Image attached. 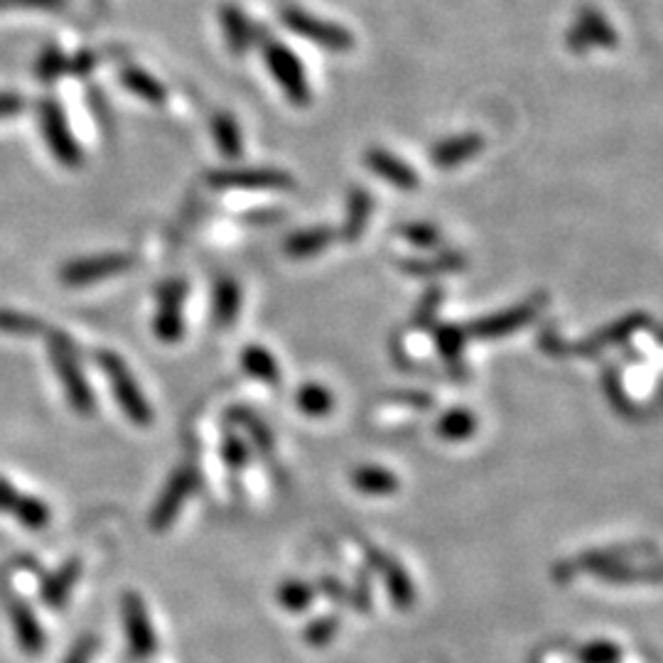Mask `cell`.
Listing matches in <instances>:
<instances>
[{
  "label": "cell",
  "mask_w": 663,
  "mask_h": 663,
  "mask_svg": "<svg viewBox=\"0 0 663 663\" xmlns=\"http://www.w3.org/2000/svg\"><path fill=\"white\" fill-rule=\"evenodd\" d=\"M206 182L216 190H290L296 188L288 172L276 168H246V170H212Z\"/></svg>",
  "instance_id": "10"
},
{
  "label": "cell",
  "mask_w": 663,
  "mask_h": 663,
  "mask_svg": "<svg viewBox=\"0 0 663 663\" xmlns=\"http://www.w3.org/2000/svg\"><path fill=\"white\" fill-rule=\"evenodd\" d=\"M352 482L364 494H391L398 489V480L382 467H359L352 474Z\"/></svg>",
  "instance_id": "28"
},
{
  "label": "cell",
  "mask_w": 663,
  "mask_h": 663,
  "mask_svg": "<svg viewBox=\"0 0 663 663\" xmlns=\"http://www.w3.org/2000/svg\"><path fill=\"white\" fill-rule=\"evenodd\" d=\"M35 69H38L40 82L52 84V82H57L64 72H67V60H64V54L57 47H47L40 54Z\"/></svg>",
  "instance_id": "34"
},
{
  "label": "cell",
  "mask_w": 663,
  "mask_h": 663,
  "mask_svg": "<svg viewBox=\"0 0 663 663\" xmlns=\"http://www.w3.org/2000/svg\"><path fill=\"white\" fill-rule=\"evenodd\" d=\"M366 165L372 168L374 175L384 178L386 182L394 184L400 190H416L418 188V175L408 162H404L396 156H391L384 148H372L366 153Z\"/></svg>",
  "instance_id": "17"
},
{
  "label": "cell",
  "mask_w": 663,
  "mask_h": 663,
  "mask_svg": "<svg viewBox=\"0 0 663 663\" xmlns=\"http://www.w3.org/2000/svg\"><path fill=\"white\" fill-rule=\"evenodd\" d=\"M546 308V296H534L528 298L521 306L511 308L506 312H496L489 314V318H482L470 324V334L482 336V340H496V336H506L514 334L516 330L526 328V324L534 322L538 314Z\"/></svg>",
  "instance_id": "12"
},
{
  "label": "cell",
  "mask_w": 663,
  "mask_h": 663,
  "mask_svg": "<svg viewBox=\"0 0 663 663\" xmlns=\"http://www.w3.org/2000/svg\"><path fill=\"white\" fill-rule=\"evenodd\" d=\"M372 210H374L372 194H368L364 188H352L350 194H346V214L340 232V236L346 244H354L362 238L368 220H372Z\"/></svg>",
  "instance_id": "19"
},
{
  "label": "cell",
  "mask_w": 663,
  "mask_h": 663,
  "mask_svg": "<svg viewBox=\"0 0 663 663\" xmlns=\"http://www.w3.org/2000/svg\"><path fill=\"white\" fill-rule=\"evenodd\" d=\"M435 344H438V352L450 364V368L458 372L464 352V330L455 328V324H442V328L435 330Z\"/></svg>",
  "instance_id": "32"
},
{
  "label": "cell",
  "mask_w": 663,
  "mask_h": 663,
  "mask_svg": "<svg viewBox=\"0 0 663 663\" xmlns=\"http://www.w3.org/2000/svg\"><path fill=\"white\" fill-rule=\"evenodd\" d=\"M188 298V282L172 278L158 288V314H156V334L162 342H178L184 334L182 302Z\"/></svg>",
  "instance_id": "13"
},
{
  "label": "cell",
  "mask_w": 663,
  "mask_h": 663,
  "mask_svg": "<svg viewBox=\"0 0 663 663\" xmlns=\"http://www.w3.org/2000/svg\"><path fill=\"white\" fill-rule=\"evenodd\" d=\"M276 600L278 605L282 607V610L288 612H306L308 607L312 605L314 600V590L302 580H286L280 582L278 592H276Z\"/></svg>",
  "instance_id": "31"
},
{
  "label": "cell",
  "mask_w": 663,
  "mask_h": 663,
  "mask_svg": "<svg viewBox=\"0 0 663 663\" xmlns=\"http://www.w3.org/2000/svg\"><path fill=\"white\" fill-rule=\"evenodd\" d=\"M0 514L13 516L28 531L47 528L52 521V509L40 496L20 492L8 477H0Z\"/></svg>",
  "instance_id": "11"
},
{
  "label": "cell",
  "mask_w": 663,
  "mask_h": 663,
  "mask_svg": "<svg viewBox=\"0 0 663 663\" xmlns=\"http://www.w3.org/2000/svg\"><path fill=\"white\" fill-rule=\"evenodd\" d=\"M222 458H224V462H226V467H229V470L238 472L248 464L252 452H248V445L242 438H238V435H226L224 442H222Z\"/></svg>",
  "instance_id": "36"
},
{
  "label": "cell",
  "mask_w": 663,
  "mask_h": 663,
  "mask_svg": "<svg viewBox=\"0 0 663 663\" xmlns=\"http://www.w3.org/2000/svg\"><path fill=\"white\" fill-rule=\"evenodd\" d=\"M332 242H334V232L330 226H310V229H300L296 234H290L282 248H286V254L290 258L302 260L322 254Z\"/></svg>",
  "instance_id": "21"
},
{
  "label": "cell",
  "mask_w": 663,
  "mask_h": 663,
  "mask_svg": "<svg viewBox=\"0 0 663 663\" xmlns=\"http://www.w3.org/2000/svg\"><path fill=\"white\" fill-rule=\"evenodd\" d=\"M280 20H282V25L296 32V35L306 38L324 50L350 52L354 47V35L350 30L336 25V23H330V20L314 18L312 13H308V10H302L298 6L282 8Z\"/></svg>",
  "instance_id": "4"
},
{
  "label": "cell",
  "mask_w": 663,
  "mask_h": 663,
  "mask_svg": "<svg viewBox=\"0 0 663 663\" xmlns=\"http://www.w3.org/2000/svg\"><path fill=\"white\" fill-rule=\"evenodd\" d=\"M229 420L236 423V426H242V428L248 432V438H252V442L256 445V448H258L260 452H264V455L274 452V445H276L274 432L268 430L266 423L260 420V418L256 416V413L246 410V408H236V410L229 413Z\"/></svg>",
  "instance_id": "29"
},
{
  "label": "cell",
  "mask_w": 663,
  "mask_h": 663,
  "mask_svg": "<svg viewBox=\"0 0 663 663\" xmlns=\"http://www.w3.org/2000/svg\"><path fill=\"white\" fill-rule=\"evenodd\" d=\"M121 619L128 639V649L133 659H150L158 651V634L150 619L148 605L138 592H126L121 597Z\"/></svg>",
  "instance_id": "7"
},
{
  "label": "cell",
  "mask_w": 663,
  "mask_h": 663,
  "mask_svg": "<svg viewBox=\"0 0 663 663\" xmlns=\"http://www.w3.org/2000/svg\"><path fill=\"white\" fill-rule=\"evenodd\" d=\"M617 45H619V38L614 28L610 25V20H607L597 8L582 6L578 10V15H575L573 28L568 30V47L575 54H585L592 47L612 50Z\"/></svg>",
  "instance_id": "9"
},
{
  "label": "cell",
  "mask_w": 663,
  "mask_h": 663,
  "mask_svg": "<svg viewBox=\"0 0 663 663\" xmlns=\"http://www.w3.org/2000/svg\"><path fill=\"white\" fill-rule=\"evenodd\" d=\"M619 656H622V651L612 644H607V641H600V644H592L580 651V659L585 663H617Z\"/></svg>",
  "instance_id": "38"
},
{
  "label": "cell",
  "mask_w": 663,
  "mask_h": 663,
  "mask_svg": "<svg viewBox=\"0 0 663 663\" xmlns=\"http://www.w3.org/2000/svg\"><path fill=\"white\" fill-rule=\"evenodd\" d=\"M264 60L280 89L286 92L288 99L296 106H308L312 99L308 74H306V67H302V62L296 57V52L286 45H280V42H276V40L266 38L264 40Z\"/></svg>",
  "instance_id": "5"
},
{
  "label": "cell",
  "mask_w": 663,
  "mask_h": 663,
  "mask_svg": "<svg viewBox=\"0 0 663 663\" xmlns=\"http://www.w3.org/2000/svg\"><path fill=\"white\" fill-rule=\"evenodd\" d=\"M336 629H340L336 617H320V619H314L306 632H302V639H306L310 646H328L334 639Z\"/></svg>",
  "instance_id": "37"
},
{
  "label": "cell",
  "mask_w": 663,
  "mask_h": 663,
  "mask_svg": "<svg viewBox=\"0 0 663 663\" xmlns=\"http://www.w3.org/2000/svg\"><path fill=\"white\" fill-rule=\"evenodd\" d=\"M242 308V288L234 278H220L214 286V324L229 328Z\"/></svg>",
  "instance_id": "22"
},
{
  "label": "cell",
  "mask_w": 663,
  "mask_h": 663,
  "mask_svg": "<svg viewBox=\"0 0 663 663\" xmlns=\"http://www.w3.org/2000/svg\"><path fill=\"white\" fill-rule=\"evenodd\" d=\"M484 148V138L477 136V133H464V136H452L448 140H442V143H438L432 148V162L438 168H458L462 165V162L472 160L480 150Z\"/></svg>",
  "instance_id": "18"
},
{
  "label": "cell",
  "mask_w": 663,
  "mask_h": 663,
  "mask_svg": "<svg viewBox=\"0 0 663 663\" xmlns=\"http://www.w3.org/2000/svg\"><path fill=\"white\" fill-rule=\"evenodd\" d=\"M121 84L126 86V89L130 92V94H136L138 99H143V101H148V104H165V99H168V92H165V86H162L153 74H148V72H143V69H138V67H126L124 72H121Z\"/></svg>",
  "instance_id": "25"
},
{
  "label": "cell",
  "mask_w": 663,
  "mask_h": 663,
  "mask_svg": "<svg viewBox=\"0 0 663 663\" xmlns=\"http://www.w3.org/2000/svg\"><path fill=\"white\" fill-rule=\"evenodd\" d=\"M200 489V472L194 464H180L175 472L170 474L168 484L162 486L153 509L148 514V526L153 534H165L172 528L178 516L182 514L184 502H190L194 492Z\"/></svg>",
  "instance_id": "3"
},
{
  "label": "cell",
  "mask_w": 663,
  "mask_h": 663,
  "mask_svg": "<svg viewBox=\"0 0 663 663\" xmlns=\"http://www.w3.org/2000/svg\"><path fill=\"white\" fill-rule=\"evenodd\" d=\"M440 302H442V290L430 288L420 300V308L416 312V324H428L435 318V310H438Z\"/></svg>",
  "instance_id": "40"
},
{
  "label": "cell",
  "mask_w": 663,
  "mask_h": 663,
  "mask_svg": "<svg viewBox=\"0 0 663 663\" xmlns=\"http://www.w3.org/2000/svg\"><path fill=\"white\" fill-rule=\"evenodd\" d=\"M94 64H96V54H94V52H79L77 57H74V60L67 64V69H69L72 74H77V77H86V74H92Z\"/></svg>",
  "instance_id": "43"
},
{
  "label": "cell",
  "mask_w": 663,
  "mask_h": 663,
  "mask_svg": "<svg viewBox=\"0 0 663 663\" xmlns=\"http://www.w3.org/2000/svg\"><path fill=\"white\" fill-rule=\"evenodd\" d=\"M23 108H25L23 96H18L13 92L10 94L0 92V121H3V118H13L18 114H23Z\"/></svg>",
  "instance_id": "41"
},
{
  "label": "cell",
  "mask_w": 663,
  "mask_h": 663,
  "mask_svg": "<svg viewBox=\"0 0 663 663\" xmlns=\"http://www.w3.org/2000/svg\"><path fill=\"white\" fill-rule=\"evenodd\" d=\"M47 324L32 318V314L18 312V310H6L0 308V332L13 334V336H45Z\"/></svg>",
  "instance_id": "30"
},
{
  "label": "cell",
  "mask_w": 663,
  "mask_h": 663,
  "mask_svg": "<svg viewBox=\"0 0 663 663\" xmlns=\"http://www.w3.org/2000/svg\"><path fill=\"white\" fill-rule=\"evenodd\" d=\"M38 116H40L42 138H45L50 153L57 158V162H62V165H67V168L82 165L84 153L77 143V138H74V133H72L62 106L54 99H42L38 104Z\"/></svg>",
  "instance_id": "6"
},
{
  "label": "cell",
  "mask_w": 663,
  "mask_h": 663,
  "mask_svg": "<svg viewBox=\"0 0 663 663\" xmlns=\"http://www.w3.org/2000/svg\"><path fill=\"white\" fill-rule=\"evenodd\" d=\"M242 366L246 374H252L254 378H258V382H266V384L280 382V368H278L276 356L268 350H264V346H258V344L244 346Z\"/></svg>",
  "instance_id": "26"
},
{
  "label": "cell",
  "mask_w": 663,
  "mask_h": 663,
  "mask_svg": "<svg viewBox=\"0 0 663 663\" xmlns=\"http://www.w3.org/2000/svg\"><path fill=\"white\" fill-rule=\"evenodd\" d=\"M212 136H214L216 148H220V153L226 160H236L238 156H242L244 138H242V128H238V124L234 121V116L224 114V111L214 114L212 116Z\"/></svg>",
  "instance_id": "24"
},
{
  "label": "cell",
  "mask_w": 663,
  "mask_h": 663,
  "mask_svg": "<svg viewBox=\"0 0 663 663\" xmlns=\"http://www.w3.org/2000/svg\"><path fill=\"white\" fill-rule=\"evenodd\" d=\"M133 268V258L126 254H101L89 258H77L64 264L60 270V280L64 286L79 288L89 286V282H99L104 278L121 276L126 270Z\"/></svg>",
  "instance_id": "8"
},
{
  "label": "cell",
  "mask_w": 663,
  "mask_h": 663,
  "mask_svg": "<svg viewBox=\"0 0 663 663\" xmlns=\"http://www.w3.org/2000/svg\"><path fill=\"white\" fill-rule=\"evenodd\" d=\"M296 404L300 408V413H306L310 418H322L330 416L334 408V396L330 394L328 386L322 384H302L298 388Z\"/></svg>",
  "instance_id": "27"
},
{
  "label": "cell",
  "mask_w": 663,
  "mask_h": 663,
  "mask_svg": "<svg viewBox=\"0 0 663 663\" xmlns=\"http://www.w3.org/2000/svg\"><path fill=\"white\" fill-rule=\"evenodd\" d=\"M646 324H649V314L632 312V314H627V318H622V320L607 324L605 330L595 332L592 336H587L585 342L575 344L570 352L573 354H580V356H595V354H600L602 350H607V346L619 344V342H627L629 336H632L637 330L646 328Z\"/></svg>",
  "instance_id": "14"
},
{
  "label": "cell",
  "mask_w": 663,
  "mask_h": 663,
  "mask_svg": "<svg viewBox=\"0 0 663 663\" xmlns=\"http://www.w3.org/2000/svg\"><path fill=\"white\" fill-rule=\"evenodd\" d=\"M94 656H96V639L82 637L77 644L69 649V654L64 656L62 663H92Z\"/></svg>",
  "instance_id": "39"
},
{
  "label": "cell",
  "mask_w": 663,
  "mask_h": 663,
  "mask_svg": "<svg viewBox=\"0 0 663 663\" xmlns=\"http://www.w3.org/2000/svg\"><path fill=\"white\" fill-rule=\"evenodd\" d=\"M398 232H400V236L408 238V242L413 246H418V248H435V246H440V242H442L440 232L435 229L432 224H426V222L404 224Z\"/></svg>",
  "instance_id": "35"
},
{
  "label": "cell",
  "mask_w": 663,
  "mask_h": 663,
  "mask_svg": "<svg viewBox=\"0 0 663 663\" xmlns=\"http://www.w3.org/2000/svg\"><path fill=\"white\" fill-rule=\"evenodd\" d=\"M477 430V420L470 410L455 408L445 413L438 423V435L445 440H467Z\"/></svg>",
  "instance_id": "33"
},
{
  "label": "cell",
  "mask_w": 663,
  "mask_h": 663,
  "mask_svg": "<svg viewBox=\"0 0 663 663\" xmlns=\"http://www.w3.org/2000/svg\"><path fill=\"white\" fill-rule=\"evenodd\" d=\"M8 617L10 624H13L18 646L30 656L42 654V649H45V632H42L40 619L32 612V607L23 600H13L8 605Z\"/></svg>",
  "instance_id": "15"
},
{
  "label": "cell",
  "mask_w": 663,
  "mask_h": 663,
  "mask_svg": "<svg viewBox=\"0 0 663 663\" xmlns=\"http://www.w3.org/2000/svg\"><path fill=\"white\" fill-rule=\"evenodd\" d=\"M467 266V258L455 252H442L432 258H408L400 264L408 276H440V274H460Z\"/></svg>",
  "instance_id": "23"
},
{
  "label": "cell",
  "mask_w": 663,
  "mask_h": 663,
  "mask_svg": "<svg viewBox=\"0 0 663 663\" xmlns=\"http://www.w3.org/2000/svg\"><path fill=\"white\" fill-rule=\"evenodd\" d=\"M82 570H84L82 560L72 558L64 565H60V568L54 573H50L47 580L42 582V590H40L42 602H45L50 610H62V607L69 602L74 587L79 585Z\"/></svg>",
  "instance_id": "16"
},
{
  "label": "cell",
  "mask_w": 663,
  "mask_h": 663,
  "mask_svg": "<svg viewBox=\"0 0 663 663\" xmlns=\"http://www.w3.org/2000/svg\"><path fill=\"white\" fill-rule=\"evenodd\" d=\"M47 344H50V356L54 364V372H57L64 396H67L69 406L79 413V416H92L94 413V394L92 386L86 382V376L79 366V354L77 346L69 340V336H64L57 330H47Z\"/></svg>",
  "instance_id": "1"
},
{
  "label": "cell",
  "mask_w": 663,
  "mask_h": 663,
  "mask_svg": "<svg viewBox=\"0 0 663 663\" xmlns=\"http://www.w3.org/2000/svg\"><path fill=\"white\" fill-rule=\"evenodd\" d=\"M96 362H99L101 372L106 374L108 382L114 386V396L118 400V406H121L124 416L133 423L138 428H148L150 423H153V406H150V400L143 396V391H140L136 376L130 374V368L126 366V362L116 352H99L96 354Z\"/></svg>",
  "instance_id": "2"
},
{
  "label": "cell",
  "mask_w": 663,
  "mask_h": 663,
  "mask_svg": "<svg viewBox=\"0 0 663 663\" xmlns=\"http://www.w3.org/2000/svg\"><path fill=\"white\" fill-rule=\"evenodd\" d=\"M220 20H222V30H224V40H226V47L232 50L234 57H242V54L252 47L254 38L258 35V32L254 30V25L248 23V18L244 15V10L229 3V6H222L220 10Z\"/></svg>",
  "instance_id": "20"
},
{
  "label": "cell",
  "mask_w": 663,
  "mask_h": 663,
  "mask_svg": "<svg viewBox=\"0 0 663 663\" xmlns=\"http://www.w3.org/2000/svg\"><path fill=\"white\" fill-rule=\"evenodd\" d=\"M67 0H0V10L6 8H42V10H62Z\"/></svg>",
  "instance_id": "42"
}]
</instances>
